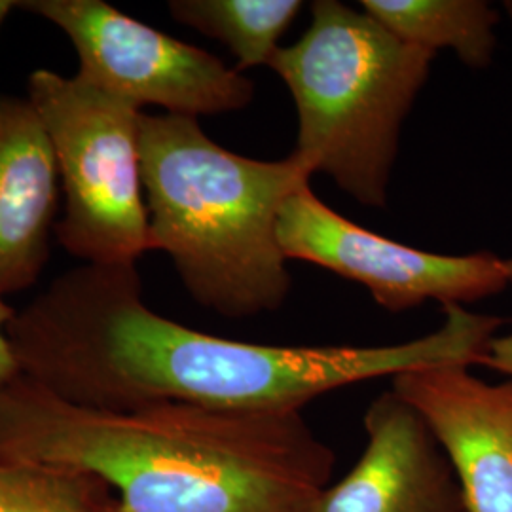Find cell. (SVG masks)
Instances as JSON below:
<instances>
[{
	"mask_svg": "<svg viewBox=\"0 0 512 512\" xmlns=\"http://www.w3.org/2000/svg\"><path fill=\"white\" fill-rule=\"evenodd\" d=\"M435 54L406 42L365 10L311 6L308 31L279 48L270 69L298 112L294 154L366 207H385L404 118Z\"/></svg>",
	"mask_w": 512,
	"mask_h": 512,
	"instance_id": "obj_4",
	"label": "cell"
},
{
	"mask_svg": "<svg viewBox=\"0 0 512 512\" xmlns=\"http://www.w3.org/2000/svg\"><path fill=\"white\" fill-rule=\"evenodd\" d=\"M503 319L446 306L444 323L391 346H266L211 336L150 310L137 264H84L8 327L21 376L67 403L135 410L184 403L285 414L374 378L480 365Z\"/></svg>",
	"mask_w": 512,
	"mask_h": 512,
	"instance_id": "obj_1",
	"label": "cell"
},
{
	"mask_svg": "<svg viewBox=\"0 0 512 512\" xmlns=\"http://www.w3.org/2000/svg\"><path fill=\"white\" fill-rule=\"evenodd\" d=\"M171 16L202 35L219 40L243 73L274 61L279 40L291 27L300 0H171Z\"/></svg>",
	"mask_w": 512,
	"mask_h": 512,
	"instance_id": "obj_12",
	"label": "cell"
},
{
	"mask_svg": "<svg viewBox=\"0 0 512 512\" xmlns=\"http://www.w3.org/2000/svg\"><path fill=\"white\" fill-rule=\"evenodd\" d=\"M141 167L148 251L171 258L190 296L234 319L279 310L291 275L277 222L310 183L300 158H247L209 139L196 118L143 112Z\"/></svg>",
	"mask_w": 512,
	"mask_h": 512,
	"instance_id": "obj_3",
	"label": "cell"
},
{
	"mask_svg": "<svg viewBox=\"0 0 512 512\" xmlns=\"http://www.w3.org/2000/svg\"><path fill=\"white\" fill-rule=\"evenodd\" d=\"M505 270H507V277H509V283H512V258L505 260Z\"/></svg>",
	"mask_w": 512,
	"mask_h": 512,
	"instance_id": "obj_17",
	"label": "cell"
},
{
	"mask_svg": "<svg viewBox=\"0 0 512 512\" xmlns=\"http://www.w3.org/2000/svg\"><path fill=\"white\" fill-rule=\"evenodd\" d=\"M27 99L50 137L65 194L57 241L84 264H137L148 251L143 110L50 69L29 74Z\"/></svg>",
	"mask_w": 512,
	"mask_h": 512,
	"instance_id": "obj_5",
	"label": "cell"
},
{
	"mask_svg": "<svg viewBox=\"0 0 512 512\" xmlns=\"http://www.w3.org/2000/svg\"><path fill=\"white\" fill-rule=\"evenodd\" d=\"M465 512H467V511H465Z\"/></svg>",
	"mask_w": 512,
	"mask_h": 512,
	"instance_id": "obj_19",
	"label": "cell"
},
{
	"mask_svg": "<svg viewBox=\"0 0 512 512\" xmlns=\"http://www.w3.org/2000/svg\"><path fill=\"white\" fill-rule=\"evenodd\" d=\"M361 6L385 29L427 52L452 48L473 69L492 61L499 16L482 0H363Z\"/></svg>",
	"mask_w": 512,
	"mask_h": 512,
	"instance_id": "obj_11",
	"label": "cell"
},
{
	"mask_svg": "<svg viewBox=\"0 0 512 512\" xmlns=\"http://www.w3.org/2000/svg\"><path fill=\"white\" fill-rule=\"evenodd\" d=\"M471 366H433L393 378L458 476L467 512H512V378L486 384Z\"/></svg>",
	"mask_w": 512,
	"mask_h": 512,
	"instance_id": "obj_8",
	"label": "cell"
},
{
	"mask_svg": "<svg viewBox=\"0 0 512 512\" xmlns=\"http://www.w3.org/2000/svg\"><path fill=\"white\" fill-rule=\"evenodd\" d=\"M19 8V2H12V0H0V29L4 25V21L8 19V16Z\"/></svg>",
	"mask_w": 512,
	"mask_h": 512,
	"instance_id": "obj_16",
	"label": "cell"
},
{
	"mask_svg": "<svg viewBox=\"0 0 512 512\" xmlns=\"http://www.w3.org/2000/svg\"><path fill=\"white\" fill-rule=\"evenodd\" d=\"M19 8L50 21L78 55L76 76L129 105L200 118L245 109L253 80L207 50L129 18L103 0H25Z\"/></svg>",
	"mask_w": 512,
	"mask_h": 512,
	"instance_id": "obj_6",
	"label": "cell"
},
{
	"mask_svg": "<svg viewBox=\"0 0 512 512\" xmlns=\"http://www.w3.org/2000/svg\"><path fill=\"white\" fill-rule=\"evenodd\" d=\"M18 311L10 304H6L4 296H0V385L10 384L21 376L16 353L12 348V342L8 338V327L14 321Z\"/></svg>",
	"mask_w": 512,
	"mask_h": 512,
	"instance_id": "obj_14",
	"label": "cell"
},
{
	"mask_svg": "<svg viewBox=\"0 0 512 512\" xmlns=\"http://www.w3.org/2000/svg\"><path fill=\"white\" fill-rule=\"evenodd\" d=\"M277 239L283 255L327 268L366 287L391 313L427 300L463 306L509 285L505 260L490 251L446 256L391 241L357 226L321 202L310 183L283 203Z\"/></svg>",
	"mask_w": 512,
	"mask_h": 512,
	"instance_id": "obj_7",
	"label": "cell"
},
{
	"mask_svg": "<svg viewBox=\"0 0 512 512\" xmlns=\"http://www.w3.org/2000/svg\"><path fill=\"white\" fill-rule=\"evenodd\" d=\"M0 512H112V503L84 478L0 459Z\"/></svg>",
	"mask_w": 512,
	"mask_h": 512,
	"instance_id": "obj_13",
	"label": "cell"
},
{
	"mask_svg": "<svg viewBox=\"0 0 512 512\" xmlns=\"http://www.w3.org/2000/svg\"><path fill=\"white\" fill-rule=\"evenodd\" d=\"M0 459L93 482L112 512H315L336 463L302 412L95 410L23 376L0 385Z\"/></svg>",
	"mask_w": 512,
	"mask_h": 512,
	"instance_id": "obj_2",
	"label": "cell"
},
{
	"mask_svg": "<svg viewBox=\"0 0 512 512\" xmlns=\"http://www.w3.org/2000/svg\"><path fill=\"white\" fill-rule=\"evenodd\" d=\"M59 173L27 97L0 95V296L37 283L50 258Z\"/></svg>",
	"mask_w": 512,
	"mask_h": 512,
	"instance_id": "obj_10",
	"label": "cell"
},
{
	"mask_svg": "<svg viewBox=\"0 0 512 512\" xmlns=\"http://www.w3.org/2000/svg\"><path fill=\"white\" fill-rule=\"evenodd\" d=\"M480 365L488 366L512 378V332L507 336H495L486 349Z\"/></svg>",
	"mask_w": 512,
	"mask_h": 512,
	"instance_id": "obj_15",
	"label": "cell"
},
{
	"mask_svg": "<svg viewBox=\"0 0 512 512\" xmlns=\"http://www.w3.org/2000/svg\"><path fill=\"white\" fill-rule=\"evenodd\" d=\"M505 8H507V12H509V16H511L512 19V0L505 2Z\"/></svg>",
	"mask_w": 512,
	"mask_h": 512,
	"instance_id": "obj_18",
	"label": "cell"
},
{
	"mask_svg": "<svg viewBox=\"0 0 512 512\" xmlns=\"http://www.w3.org/2000/svg\"><path fill=\"white\" fill-rule=\"evenodd\" d=\"M366 446L315 512H465L458 476L416 408L393 389L365 416Z\"/></svg>",
	"mask_w": 512,
	"mask_h": 512,
	"instance_id": "obj_9",
	"label": "cell"
}]
</instances>
